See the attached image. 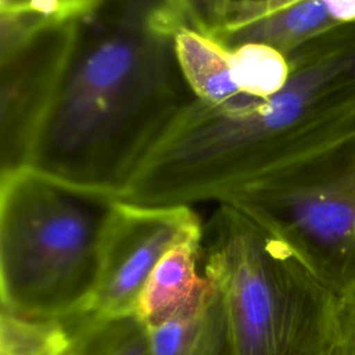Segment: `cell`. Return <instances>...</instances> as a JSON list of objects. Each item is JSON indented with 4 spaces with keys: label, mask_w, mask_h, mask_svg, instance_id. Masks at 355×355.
Segmentation results:
<instances>
[{
    "label": "cell",
    "mask_w": 355,
    "mask_h": 355,
    "mask_svg": "<svg viewBox=\"0 0 355 355\" xmlns=\"http://www.w3.org/2000/svg\"><path fill=\"white\" fill-rule=\"evenodd\" d=\"M290 78L268 98L198 100L165 128L121 198L143 205L222 202L355 130V24L287 54Z\"/></svg>",
    "instance_id": "cell-1"
},
{
    "label": "cell",
    "mask_w": 355,
    "mask_h": 355,
    "mask_svg": "<svg viewBox=\"0 0 355 355\" xmlns=\"http://www.w3.org/2000/svg\"><path fill=\"white\" fill-rule=\"evenodd\" d=\"M75 51L32 166L121 197L133 171L196 97L178 64L172 0H100Z\"/></svg>",
    "instance_id": "cell-2"
},
{
    "label": "cell",
    "mask_w": 355,
    "mask_h": 355,
    "mask_svg": "<svg viewBox=\"0 0 355 355\" xmlns=\"http://www.w3.org/2000/svg\"><path fill=\"white\" fill-rule=\"evenodd\" d=\"M118 200L36 166L0 175L1 309L43 319L89 311Z\"/></svg>",
    "instance_id": "cell-3"
},
{
    "label": "cell",
    "mask_w": 355,
    "mask_h": 355,
    "mask_svg": "<svg viewBox=\"0 0 355 355\" xmlns=\"http://www.w3.org/2000/svg\"><path fill=\"white\" fill-rule=\"evenodd\" d=\"M236 355H324L334 293L279 239L219 202L202 230Z\"/></svg>",
    "instance_id": "cell-4"
},
{
    "label": "cell",
    "mask_w": 355,
    "mask_h": 355,
    "mask_svg": "<svg viewBox=\"0 0 355 355\" xmlns=\"http://www.w3.org/2000/svg\"><path fill=\"white\" fill-rule=\"evenodd\" d=\"M222 202L283 241L331 293L355 286V130Z\"/></svg>",
    "instance_id": "cell-5"
},
{
    "label": "cell",
    "mask_w": 355,
    "mask_h": 355,
    "mask_svg": "<svg viewBox=\"0 0 355 355\" xmlns=\"http://www.w3.org/2000/svg\"><path fill=\"white\" fill-rule=\"evenodd\" d=\"M78 19L47 22L0 51V175L32 166L75 51Z\"/></svg>",
    "instance_id": "cell-6"
},
{
    "label": "cell",
    "mask_w": 355,
    "mask_h": 355,
    "mask_svg": "<svg viewBox=\"0 0 355 355\" xmlns=\"http://www.w3.org/2000/svg\"><path fill=\"white\" fill-rule=\"evenodd\" d=\"M204 225L189 205H143L118 200L104 229L100 272L89 311L136 313L158 262L178 244L201 237Z\"/></svg>",
    "instance_id": "cell-7"
},
{
    "label": "cell",
    "mask_w": 355,
    "mask_h": 355,
    "mask_svg": "<svg viewBox=\"0 0 355 355\" xmlns=\"http://www.w3.org/2000/svg\"><path fill=\"white\" fill-rule=\"evenodd\" d=\"M147 333L151 355H236L222 295L209 279L191 304Z\"/></svg>",
    "instance_id": "cell-8"
},
{
    "label": "cell",
    "mask_w": 355,
    "mask_h": 355,
    "mask_svg": "<svg viewBox=\"0 0 355 355\" xmlns=\"http://www.w3.org/2000/svg\"><path fill=\"white\" fill-rule=\"evenodd\" d=\"M202 258V236L173 247L148 277L136 309L146 327L169 319L191 304L207 287L208 279L197 272Z\"/></svg>",
    "instance_id": "cell-9"
},
{
    "label": "cell",
    "mask_w": 355,
    "mask_h": 355,
    "mask_svg": "<svg viewBox=\"0 0 355 355\" xmlns=\"http://www.w3.org/2000/svg\"><path fill=\"white\" fill-rule=\"evenodd\" d=\"M343 25L333 19L322 0H295L244 24L223 29L215 39L227 49L261 43L283 54Z\"/></svg>",
    "instance_id": "cell-10"
},
{
    "label": "cell",
    "mask_w": 355,
    "mask_h": 355,
    "mask_svg": "<svg viewBox=\"0 0 355 355\" xmlns=\"http://www.w3.org/2000/svg\"><path fill=\"white\" fill-rule=\"evenodd\" d=\"M175 50L182 75L196 100L222 107L247 97L234 82L230 49L219 40L182 28L175 37Z\"/></svg>",
    "instance_id": "cell-11"
},
{
    "label": "cell",
    "mask_w": 355,
    "mask_h": 355,
    "mask_svg": "<svg viewBox=\"0 0 355 355\" xmlns=\"http://www.w3.org/2000/svg\"><path fill=\"white\" fill-rule=\"evenodd\" d=\"M64 320L73 355H151L147 327L136 313L103 316L86 311Z\"/></svg>",
    "instance_id": "cell-12"
},
{
    "label": "cell",
    "mask_w": 355,
    "mask_h": 355,
    "mask_svg": "<svg viewBox=\"0 0 355 355\" xmlns=\"http://www.w3.org/2000/svg\"><path fill=\"white\" fill-rule=\"evenodd\" d=\"M0 355H73L64 319L19 316L1 309Z\"/></svg>",
    "instance_id": "cell-13"
},
{
    "label": "cell",
    "mask_w": 355,
    "mask_h": 355,
    "mask_svg": "<svg viewBox=\"0 0 355 355\" xmlns=\"http://www.w3.org/2000/svg\"><path fill=\"white\" fill-rule=\"evenodd\" d=\"M233 78L247 97L268 98L280 92L290 78V64L282 51L261 43L230 49Z\"/></svg>",
    "instance_id": "cell-14"
},
{
    "label": "cell",
    "mask_w": 355,
    "mask_h": 355,
    "mask_svg": "<svg viewBox=\"0 0 355 355\" xmlns=\"http://www.w3.org/2000/svg\"><path fill=\"white\" fill-rule=\"evenodd\" d=\"M186 28L216 37L227 25L233 0H172Z\"/></svg>",
    "instance_id": "cell-15"
},
{
    "label": "cell",
    "mask_w": 355,
    "mask_h": 355,
    "mask_svg": "<svg viewBox=\"0 0 355 355\" xmlns=\"http://www.w3.org/2000/svg\"><path fill=\"white\" fill-rule=\"evenodd\" d=\"M324 355H355V286L334 295Z\"/></svg>",
    "instance_id": "cell-16"
},
{
    "label": "cell",
    "mask_w": 355,
    "mask_h": 355,
    "mask_svg": "<svg viewBox=\"0 0 355 355\" xmlns=\"http://www.w3.org/2000/svg\"><path fill=\"white\" fill-rule=\"evenodd\" d=\"M291 1H295V0H254V1L233 3L230 17H229V21H227V25L225 26V29L229 26L244 24L266 11L286 6Z\"/></svg>",
    "instance_id": "cell-17"
},
{
    "label": "cell",
    "mask_w": 355,
    "mask_h": 355,
    "mask_svg": "<svg viewBox=\"0 0 355 355\" xmlns=\"http://www.w3.org/2000/svg\"><path fill=\"white\" fill-rule=\"evenodd\" d=\"M338 24H355V0H322Z\"/></svg>",
    "instance_id": "cell-18"
},
{
    "label": "cell",
    "mask_w": 355,
    "mask_h": 355,
    "mask_svg": "<svg viewBox=\"0 0 355 355\" xmlns=\"http://www.w3.org/2000/svg\"><path fill=\"white\" fill-rule=\"evenodd\" d=\"M241 1H254V0H233V3H241Z\"/></svg>",
    "instance_id": "cell-19"
}]
</instances>
